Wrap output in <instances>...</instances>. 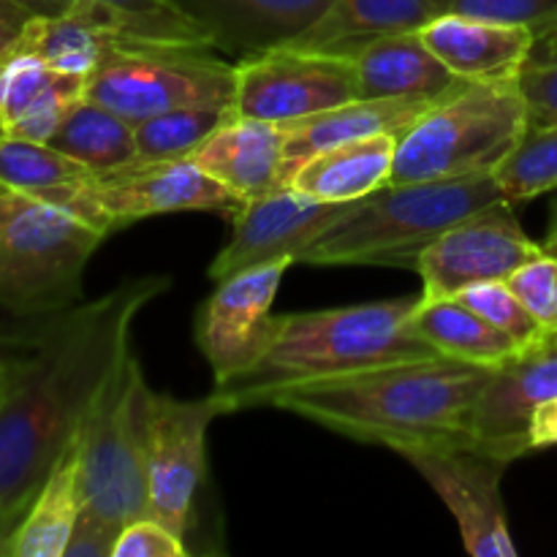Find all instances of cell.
Segmentation results:
<instances>
[{"instance_id":"6da1fadb","label":"cell","mask_w":557,"mask_h":557,"mask_svg":"<svg viewBox=\"0 0 557 557\" xmlns=\"http://www.w3.org/2000/svg\"><path fill=\"white\" fill-rule=\"evenodd\" d=\"M169 288V275L125 277L92 302L47 315L14 354L0 397V555L131 348L136 315Z\"/></svg>"},{"instance_id":"7a4b0ae2","label":"cell","mask_w":557,"mask_h":557,"mask_svg":"<svg viewBox=\"0 0 557 557\" xmlns=\"http://www.w3.org/2000/svg\"><path fill=\"white\" fill-rule=\"evenodd\" d=\"M493 373V368L438 354L288 386L275 392L267 406L403 455L419 446L473 444V408Z\"/></svg>"},{"instance_id":"3957f363","label":"cell","mask_w":557,"mask_h":557,"mask_svg":"<svg viewBox=\"0 0 557 557\" xmlns=\"http://www.w3.org/2000/svg\"><path fill=\"white\" fill-rule=\"evenodd\" d=\"M417 299H381L275 319L259 357L218 384L226 413L267 406L275 392L343 379L381 364L438 357L408 324Z\"/></svg>"},{"instance_id":"277c9868","label":"cell","mask_w":557,"mask_h":557,"mask_svg":"<svg viewBox=\"0 0 557 557\" xmlns=\"http://www.w3.org/2000/svg\"><path fill=\"white\" fill-rule=\"evenodd\" d=\"M150 384L125 351L79 430L82 517L65 557H112L117 533L150 515L145 482V424Z\"/></svg>"},{"instance_id":"5b68a950","label":"cell","mask_w":557,"mask_h":557,"mask_svg":"<svg viewBox=\"0 0 557 557\" xmlns=\"http://www.w3.org/2000/svg\"><path fill=\"white\" fill-rule=\"evenodd\" d=\"M504 199L495 174L386 185L364 196L302 256L319 267H403L417 270L424 250L462 218Z\"/></svg>"},{"instance_id":"8992f818","label":"cell","mask_w":557,"mask_h":557,"mask_svg":"<svg viewBox=\"0 0 557 557\" xmlns=\"http://www.w3.org/2000/svg\"><path fill=\"white\" fill-rule=\"evenodd\" d=\"M531 120L520 82H460L400 136L389 185L495 174L525 139Z\"/></svg>"},{"instance_id":"52a82bcc","label":"cell","mask_w":557,"mask_h":557,"mask_svg":"<svg viewBox=\"0 0 557 557\" xmlns=\"http://www.w3.org/2000/svg\"><path fill=\"white\" fill-rule=\"evenodd\" d=\"M107 234L33 196L0 190V308L47 319L74 308Z\"/></svg>"},{"instance_id":"ba28073f","label":"cell","mask_w":557,"mask_h":557,"mask_svg":"<svg viewBox=\"0 0 557 557\" xmlns=\"http://www.w3.org/2000/svg\"><path fill=\"white\" fill-rule=\"evenodd\" d=\"M85 98L134 125L180 107H232L234 65L210 44L125 38L87 76Z\"/></svg>"},{"instance_id":"9c48e42d","label":"cell","mask_w":557,"mask_h":557,"mask_svg":"<svg viewBox=\"0 0 557 557\" xmlns=\"http://www.w3.org/2000/svg\"><path fill=\"white\" fill-rule=\"evenodd\" d=\"M359 98L351 58L302 47H275L234 63L237 117L294 125Z\"/></svg>"},{"instance_id":"30bf717a","label":"cell","mask_w":557,"mask_h":557,"mask_svg":"<svg viewBox=\"0 0 557 557\" xmlns=\"http://www.w3.org/2000/svg\"><path fill=\"white\" fill-rule=\"evenodd\" d=\"M226 413L221 397L199 400L152 392L145 424V482L150 517L185 539L207 476V433Z\"/></svg>"},{"instance_id":"8fae6325","label":"cell","mask_w":557,"mask_h":557,"mask_svg":"<svg viewBox=\"0 0 557 557\" xmlns=\"http://www.w3.org/2000/svg\"><path fill=\"white\" fill-rule=\"evenodd\" d=\"M243 201L205 172L194 158L131 161L96 174L87 190L82 221L109 237L128 223L169 212H218L234 218Z\"/></svg>"},{"instance_id":"7c38bea8","label":"cell","mask_w":557,"mask_h":557,"mask_svg":"<svg viewBox=\"0 0 557 557\" xmlns=\"http://www.w3.org/2000/svg\"><path fill=\"white\" fill-rule=\"evenodd\" d=\"M451 511L462 544L476 557H515L517 544L506 520L500 482L511 462L476 444H438L403 451Z\"/></svg>"},{"instance_id":"4fadbf2b","label":"cell","mask_w":557,"mask_h":557,"mask_svg":"<svg viewBox=\"0 0 557 557\" xmlns=\"http://www.w3.org/2000/svg\"><path fill=\"white\" fill-rule=\"evenodd\" d=\"M544 245L533 243L515 215V205L498 201L446 228L419 259L422 299L457 297L476 283L506 281Z\"/></svg>"},{"instance_id":"5bb4252c","label":"cell","mask_w":557,"mask_h":557,"mask_svg":"<svg viewBox=\"0 0 557 557\" xmlns=\"http://www.w3.org/2000/svg\"><path fill=\"white\" fill-rule=\"evenodd\" d=\"M294 259L267 261L218 281L215 292L199 305L194 341L210 362L215 386L243 373L270 341L272 302Z\"/></svg>"},{"instance_id":"9a60e30c","label":"cell","mask_w":557,"mask_h":557,"mask_svg":"<svg viewBox=\"0 0 557 557\" xmlns=\"http://www.w3.org/2000/svg\"><path fill=\"white\" fill-rule=\"evenodd\" d=\"M354 205L357 201L332 205V201L313 199L292 185L261 196V199L245 201L237 215L232 218V237L212 259L210 277L218 283L223 277L250 270V267L267 264V261H299V256L321 234L343 221Z\"/></svg>"},{"instance_id":"2e32d148","label":"cell","mask_w":557,"mask_h":557,"mask_svg":"<svg viewBox=\"0 0 557 557\" xmlns=\"http://www.w3.org/2000/svg\"><path fill=\"white\" fill-rule=\"evenodd\" d=\"M549 397H557V335L495 370L473 408V444L506 462L525 457L531 413Z\"/></svg>"},{"instance_id":"e0dca14e","label":"cell","mask_w":557,"mask_h":557,"mask_svg":"<svg viewBox=\"0 0 557 557\" xmlns=\"http://www.w3.org/2000/svg\"><path fill=\"white\" fill-rule=\"evenodd\" d=\"M332 3L335 0H174L212 47L239 58L297 41Z\"/></svg>"},{"instance_id":"ac0fdd59","label":"cell","mask_w":557,"mask_h":557,"mask_svg":"<svg viewBox=\"0 0 557 557\" xmlns=\"http://www.w3.org/2000/svg\"><path fill=\"white\" fill-rule=\"evenodd\" d=\"M125 38H131V25L123 11L103 0H69L58 11L33 14L16 47L60 74L87 79Z\"/></svg>"},{"instance_id":"d6986e66","label":"cell","mask_w":557,"mask_h":557,"mask_svg":"<svg viewBox=\"0 0 557 557\" xmlns=\"http://www.w3.org/2000/svg\"><path fill=\"white\" fill-rule=\"evenodd\" d=\"M419 33L457 79L484 85L520 82L536 47V33L528 27L473 20L455 11L433 20Z\"/></svg>"},{"instance_id":"ffe728a7","label":"cell","mask_w":557,"mask_h":557,"mask_svg":"<svg viewBox=\"0 0 557 557\" xmlns=\"http://www.w3.org/2000/svg\"><path fill=\"white\" fill-rule=\"evenodd\" d=\"M286 141V125L234 114L221 128L212 131L190 158L245 205L288 188Z\"/></svg>"},{"instance_id":"44dd1931","label":"cell","mask_w":557,"mask_h":557,"mask_svg":"<svg viewBox=\"0 0 557 557\" xmlns=\"http://www.w3.org/2000/svg\"><path fill=\"white\" fill-rule=\"evenodd\" d=\"M85 87L87 79L49 69L14 41L0 54V136L49 141Z\"/></svg>"},{"instance_id":"7402d4cb","label":"cell","mask_w":557,"mask_h":557,"mask_svg":"<svg viewBox=\"0 0 557 557\" xmlns=\"http://www.w3.org/2000/svg\"><path fill=\"white\" fill-rule=\"evenodd\" d=\"M351 60L357 69L359 98L435 101L462 82L441 63L419 30L375 38Z\"/></svg>"},{"instance_id":"603a6c76","label":"cell","mask_w":557,"mask_h":557,"mask_svg":"<svg viewBox=\"0 0 557 557\" xmlns=\"http://www.w3.org/2000/svg\"><path fill=\"white\" fill-rule=\"evenodd\" d=\"M455 0H335L292 47L354 58L364 44L392 33H417L449 14Z\"/></svg>"},{"instance_id":"cb8c5ba5","label":"cell","mask_w":557,"mask_h":557,"mask_svg":"<svg viewBox=\"0 0 557 557\" xmlns=\"http://www.w3.org/2000/svg\"><path fill=\"white\" fill-rule=\"evenodd\" d=\"M430 103L433 101H422V98H354L341 107L313 114L302 123L286 125L288 185H292V174L315 152L346 145V141L368 139V136H400Z\"/></svg>"},{"instance_id":"d4e9b609","label":"cell","mask_w":557,"mask_h":557,"mask_svg":"<svg viewBox=\"0 0 557 557\" xmlns=\"http://www.w3.org/2000/svg\"><path fill=\"white\" fill-rule=\"evenodd\" d=\"M395 150V134L368 136V139L330 147L310 156L292 174V188L332 205H351L389 185Z\"/></svg>"},{"instance_id":"484cf974","label":"cell","mask_w":557,"mask_h":557,"mask_svg":"<svg viewBox=\"0 0 557 557\" xmlns=\"http://www.w3.org/2000/svg\"><path fill=\"white\" fill-rule=\"evenodd\" d=\"M408 324L441 357L493 370L520 357V348L511 343V337H506L498 326L490 324L484 315L457 297H419L408 315Z\"/></svg>"},{"instance_id":"4316f807","label":"cell","mask_w":557,"mask_h":557,"mask_svg":"<svg viewBox=\"0 0 557 557\" xmlns=\"http://www.w3.org/2000/svg\"><path fill=\"white\" fill-rule=\"evenodd\" d=\"M79 438V435H76ZM82 517L79 444H71L52 468L47 482L27 506L25 517L14 528L5 555L11 557H65L71 536Z\"/></svg>"},{"instance_id":"83f0119b","label":"cell","mask_w":557,"mask_h":557,"mask_svg":"<svg viewBox=\"0 0 557 557\" xmlns=\"http://www.w3.org/2000/svg\"><path fill=\"white\" fill-rule=\"evenodd\" d=\"M96 172L49 141L0 136V185L82 218Z\"/></svg>"},{"instance_id":"f1b7e54d","label":"cell","mask_w":557,"mask_h":557,"mask_svg":"<svg viewBox=\"0 0 557 557\" xmlns=\"http://www.w3.org/2000/svg\"><path fill=\"white\" fill-rule=\"evenodd\" d=\"M49 145L85 163L96 174L114 172L136 161L134 123L90 98H82L65 114Z\"/></svg>"},{"instance_id":"f546056e","label":"cell","mask_w":557,"mask_h":557,"mask_svg":"<svg viewBox=\"0 0 557 557\" xmlns=\"http://www.w3.org/2000/svg\"><path fill=\"white\" fill-rule=\"evenodd\" d=\"M234 117L232 107H180L152 114L134 125L136 158L139 161H166L190 158V152Z\"/></svg>"},{"instance_id":"4dcf8cb0","label":"cell","mask_w":557,"mask_h":557,"mask_svg":"<svg viewBox=\"0 0 557 557\" xmlns=\"http://www.w3.org/2000/svg\"><path fill=\"white\" fill-rule=\"evenodd\" d=\"M495 177L509 205H522L557 190V125L528 128L525 139L495 172Z\"/></svg>"},{"instance_id":"1f68e13d","label":"cell","mask_w":557,"mask_h":557,"mask_svg":"<svg viewBox=\"0 0 557 557\" xmlns=\"http://www.w3.org/2000/svg\"><path fill=\"white\" fill-rule=\"evenodd\" d=\"M457 299H462L468 308L476 310L490 324L498 326L506 337H511V343L520 348V354L533 351V348H539L549 337V332L528 313L525 305L515 297V292H511L506 281L476 283V286L457 294Z\"/></svg>"},{"instance_id":"d6a6232c","label":"cell","mask_w":557,"mask_h":557,"mask_svg":"<svg viewBox=\"0 0 557 557\" xmlns=\"http://www.w3.org/2000/svg\"><path fill=\"white\" fill-rule=\"evenodd\" d=\"M103 3L123 11L131 25V38L136 41L210 44L205 33L174 5V0H103Z\"/></svg>"},{"instance_id":"836d02e7","label":"cell","mask_w":557,"mask_h":557,"mask_svg":"<svg viewBox=\"0 0 557 557\" xmlns=\"http://www.w3.org/2000/svg\"><path fill=\"white\" fill-rule=\"evenodd\" d=\"M515 297L525 305L528 313L549 332L557 335V253L544 248L525 264L517 267L506 277Z\"/></svg>"},{"instance_id":"e575fe53","label":"cell","mask_w":557,"mask_h":557,"mask_svg":"<svg viewBox=\"0 0 557 557\" xmlns=\"http://www.w3.org/2000/svg\"><path fill=\"white\" fill-rule=\"evenodd\" d=\"M451 11L498 25L528 27L536 38L557 25V0H455Z\"/></svg>"},{"instance_id":"d590c367","label":"cell","mask_w":557,"mask_h":557,"mask_svg":"<svg viewBox=\"0 0 557 557\" xmlns=\"http://www.w3.org/2000/svg\"><path fill=\"white\" fill-rule=\"evenodd\" d=\"M183 536L163 525L156 517H139L131 520L123 531L117 533L112 547V557H185Z\"/></svg>"},{"instance_id":"8d00e7d4","label":"cell","mask_w":557,"mask_h":557,"mask_svg":"<svg viewBox=\"0 0 557 557\" xmlns=\"http://www.w3.org/2000/svg\"><path fill=\"white\" fill-rule=\"evenodd\" d=\"M520 90L528 101L531 128L557 125V60L528 63L520 76Z\"/></svg>"},{"instance_id":"74e56055","label":"cell","mask_w":557,"mask_h":557,"mask_svg":"<svg viewBox=\"0 0 557 557\" xmlns=\"http://www.w3.org/2000/svg\"><path fill=\"white\" fill-rule=\"evenodd\" d=\"M528 444L531 451L557 449V397H549L542 406L533 408L528 422Z\"/></svg>"},{"instance_id":"f35d334b","label":"cell","mask_w":557,"mask_h":557,"mask_svg":"<svg viewBox=\"0 0 557 557\" xmlns=\"http://www.w3.org/2000/svg\"><path fill=\"white\" fill-rule=\"evenodd\" d=\"M33 14H38V11L27 9V5L16 3V0H0V54L22 36Z\"/></svg>"},{"instance_id":"ab89813d","label":"cell","mask_w":557,"mask_h":557,"mask_svg":"<svg viewBox=\"0 0 557 557\" xmlns=\"http://www.w3.org/2000/svg\"><path fill=\"white\" fill-rule=\"evenodd\" d=\"M547 60H557V25L536 38L531 54V63H547Z\"/></svg>"},{"instance_id":"60d3db41","label":"cell","mask_w":557,"mask_h":557,"mask_svg":"<svg viewBox=\"0 0 557 557\" xmlns=\"http://www.w3.org/2000/svg\"><path fill=\"white\" fill-rule=\"evenodd\" d=\"M22 343L25 341L16 343V341H11V337H0V397H3V389H5V373H9V364Z\"/></svg>"},{"instance_id":"b9f144b4","label":"cell","mask_w":557,"mask_h":557,"mask_svg":"<svg viewBox=\"0 0 557 557\" xmlns=\"http://www.w3.org/2000/svg\"><path fill=\"white\" fill-rule=\"evenodd\" d=\"M16 3L27 5V9L38 11V14H44V11H58L63 9L65 0H16Z\"/></svg>"},{"instance_id":"7bdbcfd3","label":"cell","mask_w":557,"mask_h":557,"mask_svg":"<svg viewBox=\"0 0 557 557\" xmlns=\"http://www.w3.org/2000/svg\"><path fill=\"white\" fill-rule=\"evenodd\" d=\"M544 248L553 250V253H557V207H555L553 223H549V234H547V243H544Z\"/></svg>"},{"instance_id":"ee69618b","label":"cell","mask_w":557,"mask_h":557,"mask_svg":"<svg viewBox=\"0 0 557 557\" xmlns=\"http://www.w3.org/2000/svg\"><path fill=\"white\" fill-rule=\"evenodd\" d=\"M0 190H3V185H0Z\"/></svg>"}]
</instances>
